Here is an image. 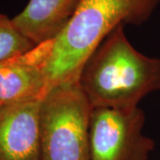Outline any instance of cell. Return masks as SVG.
I'll list each match as a JSON object with an SVG mask.
<instances>
[{
    "mask_svg": "<svg viewBox=\"0 0 160 160\" xmlns=\"http://www.w3.org/2000/svg\"><path fill=\"white\" fill-rule=\"evenodd\" d=\"M145 120V114L139 107L92 108L91 160H149L155 142L143 132Z\"/></svg>",
    "mask_w": 160,
    "mask_h": 160,
    "instance_id": "4",
    "label": "cell"
},
{
    "mask_svg": "<svg viewBox=\"0 0 160 160\" xmlns=\"http://www.w3.org/2000/svg\"><path fill=\"white\" fill-rule=\"evenodd\" d=\"M41 101L0 108V160L42 159Z\"/></svg>",
    "mask_w": 160,
    "mask_h": 160,
    "instance_id": "5",
    "label": "cell"
},
{
    "mask_svg": "<svg viewBox=\"0 0 160 160\" xmlns=\"http://www.w3.org/2000/svg\"><path fill=\"white\" fill-rule=\"evenodd\" d=\"M92 107L78 81L52 87L41 101V160H91Z\"/></svg>",
    "mask_w": 160,
    "mask_h": 160,
    "instance_id": "3",
    "label": "cell"
},
{
    "mask_svg": "<svg viewBox=\"0 0 160 160\" xmlns=\"http://www.w3.org/2000/svg\"><path fill=\"white\" fill-rule=\"evenodd\" d=\"M119 25L92 52L78 82L92 108L132 109L160 91V59L142 53Z\"/></svg>",
    "mask_w": 160,
    "mask_h": 160,
    "instance_id": "1",
    "label": "cell"
},
{
    "mask_svg": "<svg viewBox=\"0 0 160 160\" xmlns=\"http://www.w3.org/2000/svg\"><path fill=\"white\" fill-rule=\"evenodd\" d=\"M159 3L160 0H82L62 31L49 41L44 64L49 90L78 81L87 59L118 26L142 25Z\"/></svg>",
    "mask_w": 160,
    "mask_h": 160,
    "instance_id": "2",
    "label": "cell"
},
{
    "mask_svg": "<svg viewBox=\"0 0 160 160\" xmlns=\"http://www.w3.org/2000/svg\"><path fill=\"white\" fill-rule=\"evenodd\" d=\"M82 0H29L12 18L19 29L36 45L52 40L74 15Z\"/></svg>",
    "mask_w": 160,
    "mask_h": 160,
    "instance_id": "7",
    "label": "cell"
},
{
    "mask_svg": "<svg viewBox=\"0 0 160 160\" xmlns=\"http://www.w3.org/2000/svg\"><path fill=\"white\" fill-rule=\"evenodd\" d=\"M36 46L19 29L12 18L0 12V62L23 54Z\"/></svg>",
    "mask_w": 160,
    "mask_h": 160,
    "instance_id": "8",
    "label": "cell"
},
{
    "mask_svg": "<svg viewBox=\"0 0 160 160\" xmlns=\"http://www.w3.org/2000/svg\"><path fill=\"white\" fill-rule=\"evenodd\" d=\"M2 106H3V104H2V102H0V108H1V107H2Z\"/></svg>",
    "mask_w": 160,
    "mask_h": 160,
    "instance_id": "9",
    "label": "cell"
},
{
    "mask_svg": "<svg viewBox=\"0 0 160 160\" xmlns=\"http://www.w3.org/2000/svg\"><path fill=\"white\" fill-rule=\"evenodd\" d=\"M48 52L49 41L0 62V102L3 105L44 99L49 91L44 72Z\"/></svg>",
    "mask_w": 160,
    "mask_h": 160,
    "instance_id": "6",
    "label": "cell"
}]
</instances>
